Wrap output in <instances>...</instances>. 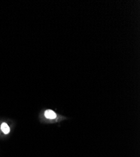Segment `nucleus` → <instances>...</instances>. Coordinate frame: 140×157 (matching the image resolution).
<instances>
[{
    "label": "nucleus",
    "mask_w": 140,
    "mask_h": 157,
    "mask_svg": "<svg viewBox=\"0 0 140 157\" xmlns=\"http://www.w3.org/2000/svg\"><path fill=\"white\" fill-rule=\"evenodd\" d=\"M1 129L5 134H8L10 132V129L6 123H3L1 126Z\"/></svg>",
    "instance_id": "2"
},
{
    "label": "nucleus",
    "mask_w": 140,
    "mask_h": 157,
    "mask_svg": "<svg viewBox=\"0 0 140 157\" xmlns=\"http://www.w3.org/2000/svg\"><path fill=\"white\" fill-rule=\"evenodd\" d=\"M45 116L48 119H55L57 117V115L52 110H47L45 112Z\"/></svg>",
    "instance_id": "1"
}]
</instances>
